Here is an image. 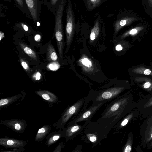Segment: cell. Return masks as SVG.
<instances>
[{
  "mask_svg": "<svg viewBox=\"0 0 152 152\" xmlns=\"http://www.w3.org/2000/svg\"><path fill=\"white\" fill-rule=\"evenodd\" d=\"M129 101L126 96L111 101L96 121L110 132L124 115Z\"/></svg>",
  "mask_w": 152,
  "mask_h": 152,
  "instance_id": "6da1fadb",
  "label": "cell"
},
{
  "mask_svg": "<svg viewBox=\"0 0 152 152\" xmlns=\"http://www.w3.org/2000/svg\"><path fill=\"white\" fill-rule=\"evenodd\" d=\"M109 132L96 121H90L84 128L80 135L83 141L91 144L93 148L102 140L106 139Z\"/></svg>",
  "mask_w": 152,
  "mask_h": 152,
  "instance_id": "7a4b0ae2",
  "label": "cell"
},
{
  "mask_svg": "<svg viewBox=\"0 0 152 152\" xmlns=\"http://www.w3.org/2000/svg\"><path fill=\"white\" fill-rule=\"evenodd\" d=\"M86 99V97L81 98L68 106L61 114L58 121L54 123L53 125L57 129L64 130L65 126L70 119L73 117L74 119L78 115L84 106Z\"/></svg>",
  "mask_w": 152,
  "mask_h": 152,
  "instance_id": "3957f363",
  "label": "cell"
},
{
  "mask_svg": "<svg viewBox=\"0 0 152 152\" xmlns=\"http://www.w3.org/2000/svg\"><path fill=\"white\" fill-rule=\"evenodd\" d=\"M66 10V49L67 52L71 45L75 30V22L74 13L71 1L69 0Z\"/></svg>",
  "mask_w": 152,
  "mask_h": 152,
  "instance_id": "277c9868",
  "label": "cell"
},
{
  "mask_svg": "<svg viewBox=\"0 0 152 152\" xmlns=\"http://www.w3.org/2000/svg\"><path fill=\"white\" fill-rule=\"evenodd\" d=\"M106 102H104L93 104L88 108L81 110L75 118L68 122L71 124H76L80 122L86 121L90 119H91L96 112Z\"/></svg>",
  "mask_w": 152,
  "mask_h": 152,
  "instance_id": "5b68a950",
  "label": "cell"
},
{
  "mask_svg": "<svg viewBox=\"0 0 152 152\" xmlns=\"http://www.w3.org/2000/svg\"><path fill=\"white\" fill-rule=\"evenodd\" d=\"M91 119L86 121L82 125L77 123L71 124L68 122L65 127V134L64 137L66 139V142L69 140H72L75 137L80 134L86 126L91 121Z\"/></svg>",
  "mask_w": 152,
  "mask_h": 152,
  "instance_id": "8992f818",
  "label": "cell"
},
{
  "mask_svg": "<svg viewBox=\"0 0 152 152\" xmlns=\"http://www.w3.org/2000/svg\"><path fill=\"white\" fill-rule=\"evenodd\" d=\"M31 17L38 26L40 25L41 4L40 0H24Z\"/></svg>",
  "mask_w": 152,
  "mask_h": 152,
  "instance_id": "52a82bcc",
  "label": "cell"
},
{
  "mask_svg": "<svg viewBox=\"0 0 152 152\" xmlns=\"http://www.w3.org/2000/svg\"><path fill=\"white\" fill-rule=\"evenodd\" d=\"M0 123L9 128L14 132L20 134L24 132L27 125L25 120L20 119L1 120Z\"/></svg>",
  "mask_w": 152,
  "mask_h": 152,
  "instance_id": "ba28073f",
  "label": "cell"
},
{
  "mask_svg": "<svg viewBox=\"0 0 152 152\" xmlns=\"http://www.w3.org/2000/svg\"><path fill=\"white\" fill-rule=\"evenodd\" d=\"M27 143L22 140L8 137L0 138V145L6 148H24Z\"/></svg>",
  "mask_w": 152,
  "mask_h": 152,
  "instance_id": "9c48e42d",
  "label": "cell"
},
{
  "mask_svg": "<svg viewBox=\"0 0 152 152\" xmlns=\"http://www.w3.org/2000/svg\"><path fill=\"white\" fill-rule=\"evenodd\" d=\"M65 134L64 129L62 131H55L50 133L46 137L45 144L48 147L52 145L62 138Z\"/></svg>",
  "mask_w": 152,
  "mask_h": 152,
  "instance_id": "30bf717a",
  "label": "cell"
},
{
  "mask_svg": "<svg viewBox=\"0 0 152 152\" xmlns=\"http://www.w3.org/2000/svg\"><path fill=\"white\" fill-rule=\"evenodd\" d=\"M78 62L85 72H91L94 70V66L92 61L85 54L82 56L78 61Z\"/></svg>",
  "mask_w": 152,
  "mask_h": 152,
  "instance_id": "8fae6325",
  "label": "cell"
},
{
  "mask_svg": "<svg viewBox=\"0 0 152 152\" xmlns=\"http://www.w3.org/2000/svg\"><path fill=\"white\" fill-rule=\"evenodd\" d=\"M39 96L48 102L55 103L58 100V97L53 93L47 90H39L35 91Z\"/></svg>",
  "mask_w": 152,
  "mask_h": 152,
  "instance_id": "7c38bea8",
  "label": "cell"
},
{
  "mask_svg": "<svg viewBox=\"0 0 152 152\" xmlns=\"http://www.w3.org/2000/svg\"><path fill=\"white\" fill-rule=\"evenodd\" d=\"M24 95L19 94L10 97L1 99L0 100V109L6 107L19 100H21L22 98H24Z\"/></svg>",
  "mask_w": 152,
  "mask_h": 152,
  "instance_id": "4fadbf2b",
  "label": "cell"
},
{
  "mask_svg": "<svg viewBox=\"0 0 152 152\" xmlns=\"http://www.w3.org/2000/svg\"><path fill=\"white\" fill-rule=\"evenodd\" d=\"M52 125H45L40 128L36 134L35 140L38 142L43 140L50 133Z\"/></svg>",
  "mask_w": 152,
  "mask_h": 152,
  "instance_id": "5bb4252c",
  "label": "cell"
},
{
  "mask_svg": "<svg viewBox=\"0 0 152 152\" xmlns=\"http://www.w3.org/2000/svg\"><path fill=\"white\" fill-rule=\"evenodd\" d=\"M135 19L134 18L126 17L119 20L114 25L115 32H117L123 26L130 23Z\"/></svg>",
  "mask_w": 152,
  "mask_h": 152,
  "instance_id": "9a60e30c",
  "label": "cell"
},
{
  "mask_svg": "<svg viewBox=\"0 0 152 152\" xmlns=\"http://www.w3.org/2000/svg\"><path fill=\"white\" fill-rule=\"evenodd\" d=\"M46 57L48 61H56L58 59L57 55L55 48L51 44V41L48 45Z\"/></svg>",
  "mask_w": 152,
  "mask_h": 152,
  "instance_id": "2e32d148",
  "label": "cell"
},
{
  "mask_svg": "<svg viewBox=\"0 0 152 152\" xmlns=\"http://www.w3.org/2000/svg\"><path fill=\"white\" fill-rule=\"evenodd\" d=\"M19 45L23 51L30 58L35 60H37L36 53L28 46L21 42L19 43Z\"/></svg>",
  "mask_w": 152,
  "mask_h": 152,
  "instance_id": "e0dca14e",
  "label": "cell"
},
{
  "mask_svg": "<svg viewBox=\"0 0 152 152\" xmlns=\"http://www.w3.org/2000/svg\"><path fill=\"white\" fill-rule=\"evenodd\" d=\"M100 32V28L98 21L96 22L94 26L91 29L90 35V39L91 42L94 41L99 35Z\"/></svg>",
  "mask_w": 152,
  "mask_h": 152,
  "instance_id": "ac0fdd59",
  "label": "cell"
},
{
  "mask_svg": "<svg viewBox=\"0 0 152 152\" xmlns=\"http://www.w3.org/2000/svg\"><path fill=\"white\" fill-rule=\"evenodd\" d=\"M60 0H49L47 6L48 9L55 15Z\"/></svg>",
  "mask_w": 152,
  "mask_h": 152,
  "instance_id": "d6986e66",
  "label": "cell"
},
{
  "mask_svg": "<svg viewBox=\"0 0 152 152\" xmlns=\"http://www.w3.org/2000/svg\"><path fill=\"white\" fill-rule=\"evenodd\" d=\"M19 8L23 12L31 17L30 14L24 0H15Z\"/></svg>",
  "mask_w": 152,
  "mask_h": 152,
  "instance_id": "ffe728a7",
  "label": "cell"
},
{
  "mask_svg": "<svg viewBox=\"0 0 152 152\" xmlns=\"http://www.w3.org/2000/svg\"><path fill=\"white\" fill-rule=\"evenodd\" d=\"M132 138L129 137L128 138L127 142L123 149V152H130L132 150Z\"/></svg>",
  "mask_w": 152,
  "mask_h": 152,
  "instance_id": "44dd1931",
  "label": "cell"
},
{
  "mask_svg": "<svg viewBox=\"0 0 152 152\" xmlns=\"http://www.w3.org/2000/svg\"><path fill=\"white\" fill-rule=\"evenodd\" d=\"M102 0H88V5L91 9H92L97 6Z\"/></svg>",
  "mask_w": 152,
  "mask_h": 152,
  "instance_id": "7402d4cb",
  "label": "cell"
},
{
  "mask_svg": "<svg viewBox=\"0 0 152 152\" xmlns=\"http://www.w3.org/2000/svg\"><path fill=\"white\" fill-rule=\"evenodd\" d=\"M20 61L22 66L24 70L26 72H29L30 71V68L27 62L22 58H20Z\"/></svg>",
  "mask_w": 152,
  "mask_h": 152,
  "instance_id": "603a6c76",
  "label": "cell"
},
{
  "mask_svg": "<svg viewBox=\"0 0 152 152\" xmlns=\"http://www.w3.org/2000/svg\"><path fill=\"white\" fill-rule=\"evenodd\" d=\"M32 77L34 80L38 81L41 79L42 75L39 72L37 71L35 72L33 74Z\"/></svg>",
  "mask_w": 152,
  "mask_h": 152,
  "instance_id": "cb8c5ba5",
  "label": "cell"
},
{
  "mask_svg": "<svg viewBox=\"0 0 152 152\" xmlns=\"http://www.w3.org/2000/svg\"><path fill=\"white\" fill-rule=\"evenodd\" d=\"M64 145L62 142H61L57 145L56 148L53 151V152H61L62 148H63Z\"/></svg>",
  "mask_w": 152,
  "mask_h": 152,
  "instance_id": "d4e9b609",
  "label": "cell"
},
{
  "mask_svg": "<svg viewBox=\"0 0 152 152\" xmlns=\"http://www.w3.org/2000/svg\"><path fill=\"white\" fill-rule=\"evenodd\" d=\"M152 139V125L150 128L146 138V141L149 142Z\"/></svg>",
  "mask_w": 152,
  "mask_h": 152,
  "instance_id": "484cf974",
  "label": "cell"
},
{
  "mask_svg": "<svg viewBox=\"0 0 152 152\" xmlns=\"http://www.w3.org/2000/svg\"><path fill=\"white\" fill-rule=\"evenodd\" d=\"M24 150V148H14L12 150L10 151H2V152H21Z\"/></svg>",
  "mask_w": 152,
  "mask_h": 152,
  "instance_id": "4316f807",
  "label": "cell"
},
{
  "mask_svg": "<svg viewBox=\"0 0 152 152\" xmlns=\"http://www.w3.org/2000/svg\"><path fill=\"white\" fill-rule=\"evenodd\" d=\"M141 28L140 27H139L132 29L129 31V34L131 35L135 34L137 32L138 30H140Z\"/></svg>",
  "mask_w": 152,
  "mask_h": 152,
  "instance_id": "83f0119b",
  "label": "cell"
},
{
  "mask_svg": "<svg viewBox=\"0 0 152 152\" xmlns=\"http://www.w3.org/2000/svg\"><path fill=\"white\" fill-rule=\"evenodd\" d=\"M152 106V96L144 105V108H148Z\"/></svg>",
  "mask_w": 152,
  "mask_h": 152,
  "instance_id": "f1b7e54d",
  "label": "cell"
},
{
  "mask_svg": "<svg viewBox=\"0 0 152 152\" xmlns=\"http://www.w3.org/2000/svg\"><path fill=\"white\" fill-rule=\"evenodd\" d=\"M41 39V36L39 34H37L35 35L34 37V39L35 41L37 42H39Z\"/></svg>",
  "mask_w": 152,
  "mask_h": 152,
  "instance_id": "f546056e",
  "label": "cell"
},
{
  "mask_svg": "<svg viewBox=\"0 0 152 152\" xmlns=\"http://www.w3.org/2000/svg\"><path fill=\"white\" fill-rule=\"evenodd\" d=\"M151 86L150 83L148 82H146L143 85V87L145 89H148L150 88Z\"/></svg>",
  "mask_w": 152,
  "mask_h": 152,
  "instance_id": "4dcf8cb0",
  "label": "cell"
},
{
  "mask_svg": "<svg viewBox=\"0 0 152 152\" xmlns=\"http://www.w3.org/2000/svg\"><path fill=\"white\" fill-rule=\"evenodd\" d=\"M122 49V47L120 44L117 45L115 47V49L117 51H120Z\"/></svg>",
  "mask_w": 152,
  "mask_h": 152,
  "instance_id": "1f68e13d",
  "label": "cell"
},
{
  "mask_svg": "<svg viewBox=\"0 0 152 152\" xmlns=\"http://www.w3.org/2000/svg\"><path fill=\"white\" fill-rule=\"evenodd\" d=\"M21 26L25 31H28V28L26 25L23 23H22Z\"/></svg>",
  "mask_w": 152,
  "mask_h": 152,
  "instance_id": "d6a6232c",
  "label": "cell"
},
{
  "mask_svg": "<svg viewBox=\"0 0 152 152\" xmlns=\"http://www.w3.org/2000/svg\"><path fill=\"white\" fill-rule=\"evenodd\" d=\"M151 73V71L148 69H145L143 72V73L146 75H148Z\"/></svg>",
  "mask_w": 152,
  "mask_h": 152,
  "instance_id": "836d02e7",
  "label": "cell"
},
{
  "mask_svg": "<svg viewBox=\"0 0 152 152\" xmlns=\"http://www.w3.org/2000/svg\"><path fill=\"white\" fill-rule=\"evenodd\" d=\"M4 37V33L1 31L0 32V40L1 41Z\"/></svg>",
  "mask_w": 152,
  "mask_h": 152,
  "instance_id": "e575fe53",
  "label": "cell"
},
{
  "mask_svg": "<svg viewBox=\"0 0 152 152\" xmlns=\"http://www.w3.org/2000/svg\"><path fill=\"white\" fill-rule=\"evenodd\" d=\"M5 0V1H7L9 2H11V0Z\"/></svg>",
  "mask_w": 152,
  "mask_h": 152,
  "instance_id": "d590c367",
  "label": "cell"
},
{
  "mask_svg": "<svg viewBox=\"0 0 152 152\" xmlns=\"http://www.w3.org/2000/svg\"><path fill=\"white\" fill-rule=\"evenodd\" d=\"M150 2L152 5V0H149Z\"/></svg>",
  "mask_w": 152,
  "mask_h": 152,
  "instance_id": "8d00e7d4",
  "label": "cell"
},
{
  "mask_svg": "<svg viewBox=\"0 0 152 152\" xmlns=\"http://www.w3.org/2000/svg\"><path fill=\"white\" fill-rule=\"evenodd\" d=\"M150 146H152V141L150 144Z\"/></svg>",
  "mask_w": 152,
  "mask_h": 152,
  "instance_id": "74e56055",
  "label": "cell"
},
{
  "mask_svg": "<svg viewBox=\"0 0 152 152\" xmlns=\"http://www.w3.org/2000/svg\"><path fill=\"white\" fill-rule=\"evenodd\" d=\"M151 125H152V124Z\"/></svg>",
  "mask_w": 152,
  "mask_h": 152,
  "instance_id": "f35d334b",
  "label": "cell"
}]
</instances>
